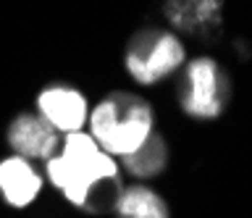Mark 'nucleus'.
<instances>
[{
	"mask_svg": "<svg viewBox=\"0 0 252 218\" xmlns=\"http://www.w3.org/2000/svg\"><path fill=\"white\" fill-rule=\"evenodd\" d=\"M8 145L13 155H21L27 160H50L61 147V134L37 113H19L8 124Z\"/></svg>",
	"mask_w": 252,
	"mask_h": 218,
	"instance_id": "6",
	"label": "nucleus"
},
{
	"mask_svg": "<svg viewBox=\"0 0 252 218\" xmlns=\"http://www.w3.org/2000/svg\"><path fill=\"white\" fill-rule=\"evenodd\" d=\"M226 105V76L213 58H194L187 63V82L181 90V108L194 119H218Z\"/></svg>",
	"mask_w": 252,
	"mask_h": 218,
	"instance_id": "4",
	"label": "nucleus"
},
{
	"mask_svg": "<svg viewBox=\"0 0 252 218\" xmlns=\"http://www.w3.org/2000/svg\"><path fill=\"white\" fill-rule=\"evenodd\" d=\"M37 116L45 119L58 134L82 131L90 116V103L76 87L68 84H50L37 95Z\"/></svg>",
	"mask_w": 252,
	"mask_h": 218,
	"instance_id": "5",
	"label": "nucleus"
},
{
	"mask_svg": "<svg viewBox=\"0 0 252 218\" xmlns=\"http://www.w3.org/2000/svg\"><path fill=\"white\" fill-rule=\"evenodd\" d=\"M121 163H124V168L129 171V176L153 179L158 174H163L165 166H168V145H165V139L158 134V131H153L131 155L121 158Z\"/></svg>",
	"mask_w": 252,
	"mask_h": 218,
	"instance_id": "9",
	"label": "nucleus"
},
{
	"mask_svg": "<svg viewBox=\"0 0 252 218\" xmlns=\"http://www.w3.org/2000/svg\"><path fill=\"white\" fill-rule=\"evenodd\" d=\"M45 187V174L21 155H8L0 160V197L11 208H29Z\"/></svg>",
	"mask_w": 252,
	"mask_h": 218,
	"instance_id": "7",
	"label": "nucleus"
},
{
	"mask_svg": "<svg viewBox=\"0 0 252 218\" xmlns=\"http://www.w3.org/2000/svg\"><path fill=\"white\" fill-rule=\"evenodd\" d=\"M45 176L66 202L82 208L94 184L118 176V160L94 142L90 131L82 129L61 139L58 153L45 160Z\"/></svg>",
	"mask_w": 252,
	"mask_h": 218,
	"instance_id": "1",
	"label": "nucleus"
},
{
	"mask_svg": "<svg viewBox=\"0 0 252 218\" xmlns=\"http://www.w3.org/2000/svg\"><path fill=\"white\" fill-rule=\"evenodd\" d=\"M87 126L94 142L118 160L131 155L155 131V113L145 97L134 92H113L90 108Z\"/></svg>",
	"mask_w": 252,
	"mask_h": 218,
	"instance_id": "2",
	"label": "nucleus"
},
{
	"mask_svg": "<svg viewBox=\"0 0 252 218\" xmlns=\"http://www.w3.org/2000/svg\"><path fill=\"white\" fill-rule=\"evenodd\" d=\"M113 213L116 218H171L165 200L145 184L124 187Z\"/></svg>",
	"mask_w": 252,
	"mask_h": 218,
	"instance_id": "8",
	"label": "nucleus"
},
{
	"mask_svg": "<svg viewBox=\"0 0 252 218\" xmlns=\"http://www.w3.org/2000/svg\"><path fill=\"white\" fill-rule=\"evenodd\" d=\"M121 192H124V187H121V179H118V176L102 179V182H97V184L90 189V194H87L82 210H87V213H92V216L113 213V208H116L118 197H121Z\"/></svg>",
	"mask_w": 252,
	"mask_h": 218,
	"instance_id": "11",
	"label": "nucleus"
},
{
	"mask_svg": "<svg viewBox=\"0 0 252 218\" xmlns=\"http://www.w3.org/2000/svg\"><path fill=\"white\" fill-rule=\"evenodd\" d=\"M220 0H168L165 13L179 29L187 32H197V29L210 27L218 21Z\"/></svg>",
	"mask_w": 252,
	"mask_h": 218,
	"instance_id": "10",
	"label": "nucleus"
},
{
	"mask_svg": "<svg viewBox=\"0 0 252 218\" xmlns=\"http://www.w3.org/2000/svg\"><path fill=\"white\" fill-rule=\"evenodd\" d=\"M187 61V50L173 32L142 29L126 48V68L139 84H155L171 76Z\"/></svg>",
	"mask_w": 252,
	"mask_h": 218,
	"instance_id": "3",
	"label": "nucleus"
}]
</instances>
